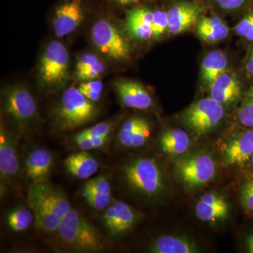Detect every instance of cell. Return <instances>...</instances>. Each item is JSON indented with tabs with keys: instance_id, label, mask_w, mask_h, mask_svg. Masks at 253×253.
I'll use <instances>...</instances> for the list:
<instances>
[{
	"instance_id": "cell-1",
	"label": "cell",
	"mask_w": 253,
	"mask_h": 253,
	"mask_svg": "<svg viewBox=\"0 0 253 253\" xmlns=\"http://www.w3.org/2000/svg\"><path fill=\"white\" fill-rule=\"evenodd\" d=\"M56 233L63 246L75 252L100 253L106 249L104 236L99 229L73 208Z\"/></svg>"
},
{
	"instance_id": "cell-2",
	"label": "cell",
	"mask_w": 253,
	"mask_h": 253,
	"mask_svg": "<svg viewBox=\"0 0 253 253\" xmlns=\"http://www.w3.org/2000/svg\"><path fill=\"white\" fill-rule=\"evenodd\" d=\"M122 174L131 191L148 199H156L166 189L164 173L154 158L139 157L131 160L123 166Z\"/></svg>"
},
{
	"instance_id": "cell-3",
	"label": "cell",
	"mask_w": 253,
	"mask_h": 253,
	"mask_svg": "<svg viewBox=\"0 0 253 253\" xmlns=\"http://www.w3.org/2000/svg\"><path fill=\"white\" fill-rule=\"evenodd\" d=\"M99 109L95 102L85 97L78 87L64 91L55 110V124L59 130H74L94 121Z\"/></svg>"
},
{
	"instance_id": "cell-4",
	"label": "cell",
	"mask_w": 253,
	"mask_h": 253,
	"mask_svg": "<svg viewBox=\"0 0 253 253\" xmlns=\"http://www.w3.org/2000/svg\"><path fill=\"white\" fill-rule=\"evenodd\" d=\"M5 114L11 121L18 136L26 135L38 115V104L26 86H14L5 93Z\"/></svg>"
},
{
	"instance_id": "cell-5",
	"label": "cell",
	"mask_w": 253,
	"mask_h": 253,
	"mask_svg": "<svg viewBox=\"0 0 253 253\" xmlns=\"http://www.w3.org/2000/svg\"><path fill=\"white\" fill-rule=\"evenodd\" d=\"M70 56L62 43L53 41L46 46L39 65L42 85L48 89L61 87L69 74Z\"/></svg>"
},
{
	"instance_id": "cell-6",
	"label": "cell",
	"mask_w": 253,
	"mask_h": 253,
	"mask_svg": "<svg viewBox=\"0 0 253 253\" xmlns=\"http://www.w3.org/2000/svg\"><path fill=\"white\" fill-rule=\"evenodd\" d=\"M174 171L179 181L189 189H195L214 179L217 169L214 160L206 153H198L178 158Z\"/></svg>"
},
{
	"instance_id": "cell-7",
	"label": "cell",
	"mask_w": 253,
	"mask_h": 253,
	"mask_svg": "<svg viewBox=\"0 0 253 253\" xmlns=\"http://www.w3.org/2000/svg\"><path fill=\"white\" fill-rule=\"evenodd\" d=\"M224 113L222 105L211 97L204 98L186 110L182 121L196 136L206 135L219 126Z\"/></svg>"
},
{
	"instance_id": "cell-8",
	"label": "cell",
	"mask_w": 253,
	"mask_h": 253,
	"mask_svg": "<svg viewBox=\"0 0 253 253\" xmlns=\"http://www.w3.org/2000/svg\"><path fill=\"white\" fill-rule=\"evenodd\" d=\"M91 40L96 49L114 61H126L130 56L129 43L121 31L106 19L96 21L91 29Z\"/></svg>"
},
{
	"instance_id": "cell-9",
	"label": "cell",
	"mask_w": 253,
	"mask_h": 253,
	"mask_svg": "<svg viewBox=\"0 0 253 253\" xmlns=\"http://www.w3.org/2000/svg\"><path fill=\"white\" fill-rule=\"evenodd\" d=\"M18 136L5 127L0 128V179L1 194L17 178L20 169Z\"/></svg>"
},
{
	"instance_id": "cell-10",
	"label": "cell",
	"mask_w": 253,
	"mask_h": 253,
	"mask_svg": "<svg viewBox=\"0 0 253 253\" xmlns=\"http://www.w3.org/2000/svg\"><path fill=\"white\" fill-rule=\"evenodd\" d=\"M139 218L138 213L129 205L113 200L103 211L101 222L110 236L120 237L132 229Z\"/></svg>"
},
{
	"instance_id": "cell-11",
	"label": "cell",
	"mask_w": 253,
	"mask_h": 253,
	"mask_svg": "<svg viewBox=\"0 0 253 253\" xmlns=\"http://www.w3.org/2000/svg\"><path fill=\"white\" fill-rule=\"evenodd\" d=\"M28 195L39 200L62 219L72 209L64 191L49 181L30 186Z\"/></svg>"
},
{
	"instance_id": "cell-12",
	"label": "cell",
	"mask_w": 253,
	"mask_h": 253,
	"mask_svg": "<svg viewBox=\"0 0 253 253\" xmlns=\"http://www.w3.org/2000/svg\"><path fill=\"white\" fill-rule=\"evenodd\" d=\"M84 18L81 0H70L60 5L55 11L53 29L59 38L76 31Z\"/></svg>"
},
{
	"instance_id": "cell-13",
	"label": "cell",
	"mask_w": 253,
	"mask_h": 253,
	"mask_svg": "<svg viewBox=\"0 0 253 253\" xmlns=\"http://www.w3.org/2000/svg\"><path fill=\"white\" fill-rule=\"evenodd\" d=\"M203 8L194 1L176 3L168 10L169 33L178 35L184 33L199 22Z\"/></svg>"
},
{
	"instance_id": "cell-14",
	"label": "cell",
	"mask_w": 253,
	"mask_h": 253,
	"mask_svg": "<svg viewBox=\"0 0 253 253\" xmlns=\"http://www.w3.org/2000/svg\"><path fill=\"white\" fill-rule=\"evenodd\" d=\"M221 156L226 166H241L252 158L253 130H248L233 136L223 144Z\"/></svg>"
},
{
	"instance_id": "cell-15",
	"label": "cell",
	"mask_w": 253,
	"mask_h": 253,
	"mask_svg": "<svg viewBox=\"0 0 253 253\" xmlns=\"http://www.w3.org/2000/svg\"><path fill=\"white\" fill-rule=\"evenodd\" d=\"M151 134L149 121L140 116H134L123 123L118 131V143L126 149H138L146 144Z\"/></svg>"
},
{
	"instance_id": "cell-16",
	"label": "cell",
	"mask_w": 253,
	"mask_h": 253,
	"mask_svg": "<svg viewBox=\"0 0 253 253\" xmlns=\"http://www.w3.org/2000/svg\"><path fill=\"white\" fill-rule=\"evenodd\" d=\"M53 163V155L45 148H38L28 154L24 170L31 186L49 181Z\"/></svg>"
},
{
	"instance_id": "cell-17",
	"label": "cell",
	"mask_w": 253,
	"mask_h": 253,
	"mask_svg": "<svg viewBox=\"0 0 253 253\" xmlns=\"http://www.w3.org/2000/svg\"><path fill=\"white\" fill-rule=\"evenodd\" d=\"M116 93L125 106L130 109H149L153 105V98L142 84L136 82L120 80L115 83Z\"/></svg>"
},
{
	"instance_id": "cell-18",
	"label": "cell",
	"mask_w": 253,
	"mask_h": 253,
	"mask_svg": "<svg viewBox=\"0 0 253 253\" xmlns=\"http://www.w3.org/2000/svg\"><path fill=\"white\" fill-rule=\"evenodd\" d=\"M229 206L224 196L217 193H206L201 196L196 206V214L201 221L217 222L229 215Z\"/></svg>"
},
{
	"instance_id": "cell-19",
	"label": "cell",
	"mask_w": 253,
	"mask_h": 253,
	"mask_svg": "<svg viewBox=\"0 0 253 253\" xmlns=\"http://www.w3.org/2000/svg\"><path fill=\"white\" fill-rule=\"evenodd\" d=\"M153 17L154 11L144 6L134 8L127 11L126 27L131 39L146 41L152 38Z\"/></svg>"
},
{
	"instance_id": "cell-20",
	"label": "cell",
	"mask_w": 253,
	"mask_h": 253,
	"mask_svg": "<svg viewBox=\"0 0 253 253\" xmlns=\"http://www.w3.org/2000/svg\"><path fill=\"white\" fill-rule=\"evenodd\" d=\"M209 87L211 97L223 106L234 104L241 96V83L234 73L226 71Z\"/></svg>"
},
{
	"instance_id": "cell-21",
	"label": "cell",
	"mask_w": 253,
	"mask_h": 253,
	"mask_svg": "<svg viewBox=\"0 0 253 253\" xmlns=\"http://www.w3.org/2000/svg\"><path fill=\"white\" fill-rule=\"evenodd\" d=\"M64 166L71 175L78 179H89L99 169V163L87 151L74 153L64 160Z\"/></svg>"
},
{
	"instance_id": "cell-22",
	"label": "cell",
	"mask_w": 253,
	"mask_h": 253,
	"mask_svg": "<svg viewBox=\"0 0 253 253\" xmlns=\"http://www.w3.org/2000/svg\"><path fill=\"white\" fill-rule=\"evenodd\" d=\"M148 251L154 253H195L199 248L192 240L183 236L164 235L154 240Z\"/></svg>"
},
{
	"instance_id": "cell-23",
	"label": "cell",
	"mask_w": 253,
	"mask_h": 253,
	"mask_svg": "<svg viewBox=\"0 0 253 253\" xmlns=\"http://www.w3.org/2000/svg\"><path fill=\"white\" fill-rule=\"evenodd\" d=\"M27 204L34 214V225L37 229L46 234L57 231L62 221L59 216L39 200L29 195L27 196Z\"/></svg>"
},
{
	"instance_id": "cell-24",
	"label": "cell",
	"mask_w": 253,
	"mask_h": 253,
	"mask_svg": "<svg viewBox=\"0 0 253 253\" xmlns=\"http://www.w3.org/2000/svg\"><path fill=\"white\" fill-rule=\"evenodd\" d=\"M196 33L201 41L212 44L226 39L229 28L219 16H202L197 23Z\"/></svg>"
},
{
	"instance_id": "cell-25",
	"label": "cell",
	"mask_w": 253,
	"mask_h": 253,
	"mask_svg": "<svg viewBox=\"0 0 253 253\" xmlns=\"http://www.w3.org/2000/svg\"><path fill=\"white\" fill-rule=\"evenodd\" d=\"M228 59L220 50H214L208 53L201 66V77L203 82L208 86L215 81L227 69Z\"/></svg>"
},
{
	"instance_id": "cell-26",
	"label": "cell",
	"mask_w": 253,
	"mask_h": 253,
	"mask_svg": "<svg viewBox=\"0 0 253 253\" xmlns=\"http://www.w3.org/2000/svg\"><path fill=\"white\" fill-rule=\"evenodd\" d=\"M106 71L104 63L91 53L82 55L76 67V77L80 81L85 82L99 80Z\"/></svg>"
},
{
	"instance_id": "cell-27",
	"label": "cell",
	"mask_w": 253,
	"mask_h": 253,
	"mask_svg": "<svg viewBox=\"0 0 253 253\" xmlns=\"http://www.w3.org/2000/svg\"><path fill=\"white\" fill-rule=\"evenodd\" d=\"M160 145L165 154L179 156L184 154L189 149L191 139L187 133L183 129H169L161 136Z\"/></svg>"
},
{
	"instance_id": "cell-28",
	"label": "cell",
	"mask_w": 253,
	"mask_h": 253,
	"mask_svg": "<svg viewBox=\"0 0 253 253\" xmlns=\"http://www.w3.org/2000/svg\"><path fill=\"white\" fill-rule=\"evenodd\" d=\"M6 222L11 230L21 232L27 230L34 223V214L30 208L18 207L7 214Z\"/></svg>"
},
{
	"instance_id": "cell-29",
	"label": "cell",
	"mask_w": 253,
	"mask_h": 253,
	"mask_svg": "<svg viewBox=\"0 0 253 253\" xmlns=\"http://www.w3.org/2000/svg\"><path fill=\"white\" fill-rule=\"evenodd\" d=\"M115 127L113 121H106L98 123L91 127L83 129L73 136L72 141H76L84 137L90 136H111Z\"/></svg>"
},
{
	"instance_id": "cell-30",
	"label": "cell",
	"mask_w": 253,
	"mask_h": 253,
	"mask_svg": "<svg viewBox=\"0 0 253 253\" xmlns=\"http://www.w3.org/2000/svg\"><path fill=\"white\" fill-rule=\"evenodd\" d=\"M83 194L96 193V194L112 195V186L106 176L100 175L86 181L83 187Z\"/></svg>"
},
{
	"instance_id": "cell-31",
	"label": "cell",
	"mask_w": 253,
	"mask_h": 253,
	"mask_svg": "<svg viewBox=\"0 0 253 253\" xmlns=\"http://www.w3.org/2000/svg\"><path fill=\"white\" fill-rule=\"evenodd\" d=\"M238 118L241 124L253 127V89L245 95L238 111Z\"/></svg>"
},
{
	"instance_id": "cell-32",
	"label": "cell",
	"mask_w": 253,
	"mask_h": 253,
	"mask_svg": "<svg viewBox=\"0 0 253 253\" xmlns=\"http://www.w3.org/2000/svg\"><path fill=\"white\" fill-rule=\"evenodd\" d=\"M78 89L88 99L97 102L101 97L103 90H104V84L99 80L82 82L78 86Z\"/></svg>"
},
{
	"instance_id": "cell-33",
	"label": "cell",
	"mask_w": 253,
	"mask_h": 253,
	"mask_svg": "<svg viewBox=\"0 0 253 253\" xmlns=\"http://www.w3.org/2000/svg\"><path fill=\"white\" fill-rule=\"evenodd\" d=\"M167 31H169V18L168 11L156 10L154 11L153 17V39H160Z\"/></svg>"
},
{
	"instance_id": "cell-34",
	"label": "cell",
	"mask_w": 253,
	"mask_h": 253,
	"mask_svg": "<svg viewBox=\"0 0 253 253\" xmlns=\"http://www.w3.org/2000/svg\"><path fill=\"white\" fill-rule=\"evenodd\" d=\"M86 204L96 211H104L113 202L112 195L87 193L83 194Z\"/></svg>"
},
{
	"instance_id": "cell-35",
	"label": "cell",
	"mask_w": 253,
	"mask_h": 253,
	"mask_svg": "<svg viewBox=\"0 0 253 253\" xmlns=\"http://www.w3.org/2000/svg\"><path fill=\"white\" fill-rule=\"evenodd\" d=\"M110 136H90L84 137L72 142L81 151H90L101 149L109 141Z\"/></svg>"
},
{
	"instance_id": "cell-36",
	"label": "cell",
	"mask_w": 253,
	"mask_h": 253,
	"mask_svg": "<svg viewBox=\"0 0 253 253\" xmlns=\"http://www.w3.org/2000/svg\"><path fill=\"white\" fill-rule=\"evenodd\" d=\"M238 36L248 41L253 42V11L246 15L235 28Z\"/></svg>"
},
{
	"instance_id": "cell-37",
	"label": "cell",
	"mask_w": 253,
	"mask_h": 253,
	"mask_svg": "<svg viewBox=\"0 0 253 253\" xmlns=\"http://www.w3.org/2000/svg\"><path fill=\"white\" fill-rule=\"evenodd\" d=\"M241 201L247 211L253 213V178L246 181L241 189Z\"/></svg>"
},
{
	"instance_id": "cell-38",
	"label": "cell",
	"mask_w": 253,
	"mask_h": 253,
	"mask_svg": "<svg viewBox=\"0 0 253 253\" xmlns=\"http://www.w3.org/2000/svg\"><path fill=\"white\" fill-rule=\"evenodd\" d=\"M221 9L234 11L241 8L247 0H214Z\"/></svg>"
},
{
	"instance_id": "cell-39",
	"label": "cell",
	"mask_w": 253,
	"mask_h": 253,
	"mask_svg": "<svg viewBox=\"0 0 253 253\" xmlns=\"http://www.w3.org/2000/svg\"><path fill=\"white\" fill-rule=\"evenodd\" d=\"M246 71L251 78H253V49L251 50L246 61Z\"/></svg>"
},
{
	"instance_id": "cell-40",
	"label": "cell",
	"mask_w": 253,
	"mask_h": 253,
	"mask_svg": "<svg viewBox=\"0 0 253 253\" xmlns=\"http://www.w3.org/2000/svg\"><path fill=\"white\" fill-rule=\"evenodd\" d=\"M246 247H247L248 252L253 253V234H250L246 238Z\"/></svg>"
},
{
	"instance_id": "cell-41",
	"label": "cell",
	"mask_w": 253,
	"mask_h": 253,
	"mask_svg": "<svg viewBox=\"0 0 253 253\" xmlns=\"http://www.w3.org/2000/svg\"><path fill=\"white\" fill-rule=\"evenodd\" d=\"M115 1L121 5H128L137 2L139 0H115Z\"/></svg>"
},
{
	"instance_id": "cell-42",
	"label": "cell",
	"mask_w": 253,
	"mask_h": 253,
	"mask_svg": "<svg viewBox=\"0 0 253 253\" xmlns=\"http://www.w3.org/2000/svg\"><path fill=\"white\" fill-rule=\"evenodd\" d=\"M251 161H252V165H253V156H252V158H251Z\"/></svg>"
}]
</instances>
